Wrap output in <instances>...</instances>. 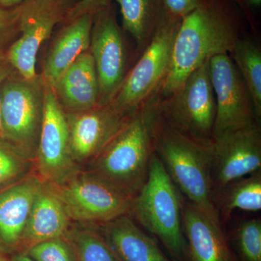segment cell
Listing matches in <instances>:
<instances>
[{
    "mask_svg": "<svg viewBox=\"0 0 261 261\" xmlns=\"http://www.w3.org/2000/svg\"><path fill=\"white\" fill-rule=\"evenodd\" d=\"M25 252L35 261H76L74 250L65 238L36 244Z\"/></svg>",
    "mask_w": 261,
    "mask_h": 261,
    "instance_id": "cell-27",
    "label": "cell"
},
{
    "mask_svg": "<svg viewBox=\"0 0 261 261\" xmlns=\"http://www.w3.org/2000/svg\"><path fill=\"white\" fill-rule=\"evenodd\" d=\"M111 3L112 0H79L70 10L65 22L68 23L84 14L95 15L98 12L111 5Z\"/></svg>",
    "mask_w": 261,
    "mask_h": 261,
    "instance_id": "cell-29",
    "label": "cell"
},
{
    "mask_svg": "<svg viewBox=\"0 0 261 261\" xmlns=\"http://www.w3.org/2000/svg\"><path fill=\"white\" fill-rule=\"evenodd\" d=\"M209 65L216 103L214 137L225 130L260 123L250 92L229 55L215 56Z\"/></svg>",
    "mask_w": 261,
    "mask_h": 261,
    "instance_id": "cell-13",
    "label": "cell"
},
{
    "mask_svg": "<svg viewBox=\"0 0 261 261\" xmlns=\"http://www.w3.org/2000/svg\"><path fill=\"white\" fill-rule=\"evenodd\" d=\"M53 89L65 113L84 112L97 107L99 83L89 50L77 58Z\"/></svg>",
    "mask_w": 261,
    "mask_h": 261,
    "instance_id": "cell-17",
    "label": "cell"
},
{
    "mask_svg": "<svg viewBox=\"0 0 261 261\" xmlns=\"http://www.w3.org/2000/svg\"><path fill=\"white\" fill-rule=\"evenodd\" d=\"M94 15L84 14L66 23L51 42L42 77L53 88L82 53L89 50Z\"/></svg>",
    "mask_w": 261,
    "mask_h": 261,
    "instance_id": "cell-19",
    "label": "cell"
},
{
    "mask_svg": "<svg viewBox=\"0 0 261 261\" xmlns=\"http://www.w3.org/2000/svg\"><path fill=\"white\" fill-rule=\"evenodd\" d=\"M233 240L242 261H261V221L245 220L233 232Z\"/></svg>",
    "mask_w": 261,
    "mask_h": 261,
    "instance_id": "cell-25",
    "label": "cell"
},
{
    "mask_svg": "<svg viewBox=\"0 0 261 261\" xmlns=\"http://www.w3.org/2000/svg\"><path fill=\"white\" fill-rule=\"evenodd\" d=\"M51 185L73 223L97 227L128 214L132 206L133 198L83 169Z\"/></svg>",
    "mask_w": 261,
    "mask_h": 261,
    "instance_id": "cell-8",
    "label": "cell"
},
{
    "mask_svg": "<svg viewBox=\"0 0 261 261\" xmlns=\"http://www.w3.org/2000/svg\"><path fill=\"white\" fill-rule=\"evenodd\" d=\"M260 124L253 123L215 136L211 168L213 193L228 182L261 170Z\"/></svg>",
    "mask_w": 261,
    "mask_h": 261,
    "instance_id": "cell-12",
    "label": "cell"
},
{
    "mask_svg": "<svg viewBox=\"0 0 261 261\" xmlns=\"http://www.w3.org/2000/svg\"><path fill=\"white\" fill-rule=\"evenodd\" d=\"M34 171L42 181L59 185L78 173L70 148L66 113L54 90L46 84L44 118L39 135Z\"/></svg>",
    "mask_w": 261,
    "mask_h": 261,
    "instance_id": "cell-11",
    "label": "cell"
},
{
    "mask_svg": "<svg viewBox=\"0 0 261 261\" xmlns=\"http://www.w3.org/2000/svg\"><path fill=\"white\" fill-rule=\"evenodd\" d=\"M161 100L160 89L128 118L84 171L135 197L148 177L161 121Z\"/></svg>",
    "mask_w": 261,
    "mask_h": 261,
    "instance_id": "cell-2",
    "label": "cell"
},
{
    "mask_svg": "<svg viewBox=\"0 0 261 261\" xmlns=\"http://www.w3.org/2000/svg\"><path fill=\"white\" fill-rule=\"evenodd\" d=\"M248 1L250 2L251 4L257 5V6L260 5L261 3V0H248Z\"/></svg>",
    "mask_w": 261,
    "mask_h": 261,
    "instance_id": "cell-34",
    "label": "cell"
},
{
    "mask_svg": "<svg viewBox=\"0 0 261 261\" xmlns=\"http://www.w3.org/2000/svg\"><path fill=\"white\" fill-rule=\"evenodd\" d=\"M65 238L71 244L76 261H122L96 226L73 222Z\"/></svg>",
    "mask_w": 261,
    "mask_h": 261,
    "instance_id": "cell-24",
    "label": "cell"
},
{
    "mask_svg": "<svg viewBox=\"0 0 261 261\" xmlns=\"http://www.w3.org/2000/svg\"><path fill=\"white\" fill-rule=\"evenodd\" d=\"M182 18L165 10L148 45L128 70L111 106L118 112L134 114L161 89L169 72L173 44Z\"/></svg>",
    "mask_w": 261,
    "mask_h": 261,
    "instance_id": "cell-6",
    "label": "cell"
},
{
    "mask_svg": "<svg viewBox=\"0 0 261 261\" xmlns=\"http://www.w3.org/2000/svg\"><path fill=\"white\" fill-rule=\"evenodd\" d=\"M121 9L122 23L140 56L153 37L165 9L163 0H116Z\"/></svg>",
    "mask_w": 261,
    "mask_h": 261,
    "instance_id": "cell-21",
    "label": "cell"
},
{
    "mask_svg": "<svg viewBox=\"0 0 261 261\" xmlns=\"http://www.w3.org/2000/svg\"><path fill=\"white\" fill-rule=\"evenodd\" d=\"M0 261H8L6 258H5V257L4 255L2 254L1 251H0Z\"/></svg>",
    "mask_w": 261,
    "mask_h": 261,
    "instance_id": "cell-35",
    "label": "cell"
},
{
    "mask_svg": "<svg viewBox=\"0 0 261 261\" xmlns=\"http://www.w3.org/2000/svg\"><path fill=\"white\" fill-rule=\"evenodd\" d=\"M97 228L122 261H171L128 214Z\"/></svg>",
    "mask_w": 261,
    "mask_h": 261,
    "instance_id": "cell-20",
    "label": "cell"
},
{
    "mask_svg": "<svg viewBox=\"0 0 261 261\" xmlns=\"http://www.w3.org/2000/svg\"><path fill=\"white\" fill-rule=\"evenodd\" d=\"M45 89L42 75L25 79L15 71L0 86L1 139L33 162L44 118Z\"/></svg>",
    "mask_w": 261,
    "mask_h": 261,
    "instance_id": "cell-5",
    "label": "cell"
},
{
    "mask_svg": "<svg viewBox=\"0 0 261 261\" xmlns=\"http://www.w3.org/2000/svg\"><path fill=\"white\" fill-rule=\"evenodd\" d=\"M23 0H0V7L5 8H13L20 4Z\"/></svg>",
    "mask_w": 261,
    "mask_h": 261,
    "instance_id": "cell-33",
    "label": "cell"
},
{
    "mask_svg": "<svg viewBox=\"0 0 261 261\" xmlns=\"http://www.w3.org/2000/svg\"><path fill=\"white\" fill-rule=\"evenodd\" d=\"M79 0H23L18 8V39L10 46L6 59L17 73L25 79L38 75V53L55 27L65 21Z\"/></svg>",
    "mask_w": 261,
    "mask_h": 261,
    "instance_id": "cell-9",
    "label": "cell"
},
{
    "mask_svg": "<svg viewBox=\"0 0 261 261\" xmlns=\"http://www.w3.org/2000/svg\"><path fill=\"white\" fill-rule=\"evenodd\" d=\"M72 223L53 185L43 181L33 204L20 251L42 242L65 238Z\"/></svg>",
    "mask_w": 261,
    "mask_h": 261,
    "instance_id": "cell-18",
    "label": "cell"
},
{
    "mask_svg": "<svg viewBox=\"0 0 261 261\" xmlns=\"http://www.w3.org/2000/svg\"><path fill=\"white\" fill-rule=\"evenodd\" d=\"M181 197V192L154 152L148 177L132 199L128 215L159 238L175 260L190 261L182 221Z\"/></svg>",
    "mask_w": 261,
    "mask_h": 261,
    "instance_id": "cell-4",
    "label": "cell"
},
{
    "mask_svg": "<svg viewBox=\"0 0 261 261\" xmlns=\"http://www.w3.org/2000/svg\"><path fill=\"white\" fill-rule=\"evenodd\" d=\"M220 219H228L234 210H261V170L228 182L212 196Z\"/></svg>",
    "mask_w": 261,
    "mask_h": 261,
    "instance_id": "cell-22",
    "label": "cell"
},
{
    "mask_svg": "<svg viewBox=\"0 0 261 261\" xmlns=\"http://www.w3.org/2000/svg\"><path fill=\"white\" fill-rule=\"evenodd\" d=\"M241 22L226 0H200L184 17L173 44L169 72L161 88L172 94L195 69L219 55H229L243 37Z\"/></svg>",
    "mask_w": 261,
    "mask_h": 261,
    "instance_id": "cell-1",
    "label": "cell"
},
{
    "mask_svg": "<svg viewBox=\"0 0 261 261\" xmlns=\"http://www.w3.org/2000/svg\"><path fill=\"white\" fill-rule=\"evenodd\" d=\"M199 2L200 0H163L165 10L181 18L193 11Z\"/></svg>",
    "mask_w": 261,
    "mask_h": 261,
    "instance_id": "cell-30",
    "label": "cell"
},
{
    "mask_svg": "<svg viewBox=\"0 0 261 261\" xmlns=\"http://www.w3.org/2000/svg\"><path fill=\"white\" fill-rule=\"evenodd\" d=\"M251 95L257 121L261 118V50L258 45L243 36L229 54Z\"/></svg>",
    "mask_w": 261,
    "mask_h": 261,
    "instance_id": "cell-23",
    "label": "cell"
},
{
    "mask_svg": "<svg viewBox=\"0 0 261 261\" xmlns=\"http://www.w3.org/2000/svg\"><path fill=\"white\" fill-rule=\"evenodd\" d=\"M34 170L32 161L0 138V186L16 181Z\"/></svg>",
    "mask_w": 261,
    "mask_h": 261,
    "instance_id": "cell-26",
    "label": "cell"
},
{
    "mask_svg": "<svg viewBox=\"0 0 261 261\" xmlns=\"http://www.w3.org/2000/svg\"><path fill=\"white\" fill-rule=\"evenodd\" d=\"M15 70L13 69L9 62L5 59V61L0 62V86L2 83L12 73H14ZM0 138H2V124H1V113H0Z\"/></svg>",
    "mask_w": 261,
    "mask_h": 261,
    "instance_id": "cell-31",
    "label": "cell"
},
{
    "mask_svg": "<svg viewBox=\"0 0 261 261\" xmlns=\"http://www.w3.org/2000/svg\"><path fill=\"white\" fill-rule=\"evenodd\" d=\"M89 51L99 83L97 107L108 106L128 72L126 40L111 5L94 15Z\"/></svg>",
    "mask_w": 261,
    "mask_h": 261,
    "instance_id": "cell-10",
    "label": "cell"
},
{
    "mask_svg": "<svg viewBox=\"0 0 261 261\" xmlns=\"http://www.w3.org/2000/svg\"><path fill=\"white\" fill-rule=\"evenodd\" d=\"M209 61L190 73L176 92L167 97L161 96L160 104L164 123L182 135L206 144L214 140L216 116Z\"/></svg>",
    "mask_w": 261,
    "mask_h": 261,
    "instance_id": "cell-7",
    "label": "cell"
},
{
    "mask_svg": "<svg viewBox=\"0 0 261 261\" xmlns=\"http://www.w3.org/2000/svg\"><path fill=\"white\" fill-rule=\"evenodd\" d=\"M18 8L0 7V62L6 59L10 46L18 39Z\"/></svg>",
    "mask_w": 261,
    "mask_h": 261,
    "instance_id": "cell-28",
    "label": "cell"
},
{
    "mask_svg": "<svg viewBox=\"0 0 261 261\" xmlns=\"http://www.w3.org/2000/svg\"><path fill=\"white\" fill-rule=\"evenodd\" d=\"M10 261H35L29 256L25 252L20 251L15 252Z\"/></svg>",
    "mask_w": 261,
    "mask_h": 261,
    "instance_id": "cell-32",
    "label": "cell"
},
{
    "mask_svg": "<svg viewBox=\"0 0 261 261\" xmlns=\"http://www.w3.org/2000/svg\"><path fill=\"white\" fill-rule=\"evenodd\" d=\"M132 115L118 112L110 106L66 113L70 152L75 164L83 169L111 142Z\"/></svg>",
    "mask_w": 261,
    "mask_h": 261,
    "instance_id": "cell-14",
    "label": "cell"
},
{
    "mask_svg": "<svg viewBox=\"0 0 261 261\" xmlns=\"http://www.w3.org/2000/svg\"><path fill=\"white\" fill-rule=\"evenodd\" d=\"M43 181L35 171L0 190V249L20 252L33 204Z\"/></svg>",
    "mask_w": 261,
    "mask_h": 261,
    "instance_id": "cell-15",
    "label": "cell"
},
{
    "mask_svg": "<svg viewBox=\"0 0 261 261\" xmlns=\"http://www.w3.org/2000/svg\"><path fill=\"white\" fill-rule=\"evenodd\" d=\"M182 221L190 261H238L220 221L183 199Z\"/></svg>",
    "mask_w": 261,
    "mask_h": 261,
    "instance_id": "cell-16",
    "label": "cell"
},
{
    "mask_svg": "<svg viewBox=\"0 0 261 261\" xmlns=\"http://www.w3.org/2000/svg\"><path fill=\"white\" fill-rule=\"evenodd\" d=\"M212 144L182 135L161 118L154 152L186 200L221 222L212 198Z\"/></svg>",
    "mask_w": 261,
    "mask_h": 261,
    "instance_id": "cell-3",
    "label": "cell"
}]
</instances>
